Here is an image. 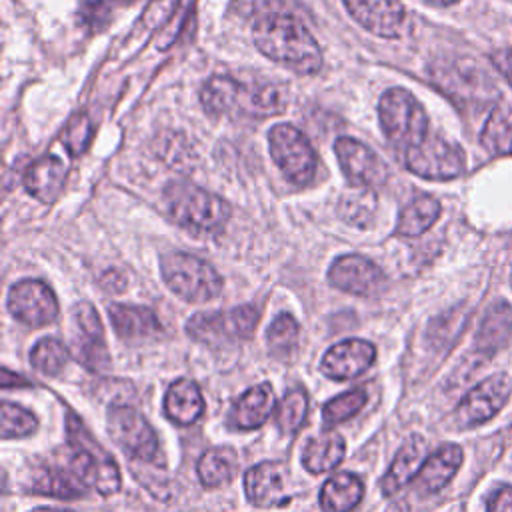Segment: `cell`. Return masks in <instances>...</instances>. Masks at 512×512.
Here are the masks:
<instances>
[{
	"label": "cell",
	"mask_w": 512,
	"mask_h": 512,
	"mask_svg": "<svg viewBox=\"0 0 512 512\" xmlns=\"http://www.w3.org/2000/svg\"><path fill=\"white\" fill-rule=\"evenodd\" d=\"M252 36L256 48L266 58L296 74H316L322 68L320 46L292 12L258 18Z\"/></svg>",
	"instance_id": "1"
},
{
	"label": "cell",
	"mask_w": 512,
	"mask_h": 512,
	"mask_svg": "<svg viewBox=\"0 0 512 512\" xmlns=\"http://www.w3.org/2000/svg\"><path fill=\"white\" fill-rule=\"evenodd\" d=\"M202 106L212 116L246 114L274 116L286 108L284 92L274 84H244L232 76L216 74L200 90Z\"/></svg>",
	"instance_id": "2"
},
{
	"label": "cell",
	"mask_w": 512,
	"mask_h": 512,
	"mask_svg": "<svg viewBox=\"0 0 512 512\" xmlns=\"http://www.w3.org/2000/svg\"><path fill=\"white\" fill-rule=\"evenodd\" d=\"M164 204L172 220L194 234L218 232L230 218V204L224 198L188 182L168 184Z\"/></svg>",
	"instance_id": "3"
},
{
	"label": "cell",
	"mask_w": 512,
	"mask_h": 512,
	"mask_svg": "<svg viewBox=\"0 0 512 512\" xmlns=\"http://www.w3.org/2000/svg\"><path fill=\"white\" fill-rule=\"evenodd\" d=\"M66 428L74 450L70 460L74 474L102 496L116 494L120 490V470L114 458L92 438L88 428L74 414H68Z\"/></svg>",
	"instance_id": "4"
},
{
	"label": "cell",
	"mask_w": 512,
	"mask_h": 512,
	"mask_svg": "<svg viewBox=\"0 0 512 512\" xmlns=\"http://www.w3.org/2000/svg\"><path fill=\"white\" fill-rule=\"evenodd\" d=\"M378 118L390 144L404 152L428 138L426 110L404 88H390L380 96Z\"/></svg>",
	"instance_id": "5"
},
{
	"label": "cell",
	"mask_w": 512,
	"mask_h": 512,
	"mask_svg": "<svg viewBox=\"0 0 512 512\" xmlns=\"http://www.w3.org/2000/svg\"><path fill=\"white\" fill-rule=\"evenodd\" d=\"M160 272L166 286L186 302H208L222 292V278L206 260L170 252L160 260Z\"/></svg>",
	"instance_id": "6"
},
{
	"label": "cell",
	"mask_w": 512,
	"mask_h": 512,
	"mask_svg": "<svg viewBox=\"0 0 512 512\" xmlns=\"http://www.w3.org/2000/svg\"><path fill=\"white\" fill-rule=\"evenodd\" d=\"M106 426L114 444L132 458V464H156L160 460L158 436L136 408L114 404L108 410Z\"/></svg>",
	"instance_id": "7"
},
{
	"label": "cell",
	"mask_w": 512,
	"mask_h": 512,
	"mask_svg": "<svg viewBox=\"0 0 512 512\" xmlns=\"http://www.w3.org/2000/svg\"><path fill=\"white\" fill-rule=\"evenodd\" d=\"M260 310L254 304L236 306L228 312H200L186 322V332L212 348H220L234 340H246L254 334Z\"/></svg>",
	"instance_id": "8"
},
{
	"label": "cell",
	"mask_w": 512,
	"mask_h": 512,
	"mask_svg": "<svg viewBox=\"0 0 512 512\" xmlns=\"http://www.w3.org/2000/svg\"><path fill=\"white\" fill-rule=\"evenodd\" d=\"M268 144L272 160L286 180L296 186L312 182L318 168V156L308 136L292 124H276L268 132Z\"/></svg>",
	"instance_id": "9"
},
{
	"label": "cell",
	"mask_w": 512,
	"mask_h": 512,
	"mask_svg": "<svg viewBox=\"0 0 512 512\" xmlns=\"http://www.w3.org/2000/svg\"><path fill=\"white\" fill-rule=\"evenodd\" d=\"M404 162L410 172L426 180H452L466 168L462 148L440 136H428L418 146L406 150Z\"/></svg>",
	"instance_id": "10"
},
{
	"label": "cell",
	"mask_w": 512,
	"mask_h": 512,
	"mask_svg": "<svg viewBox=\"0 0 512 512\" xmlns=\"http://www.w3.org/2000/svg\"><path fill=\"white\" fill-rule=\"evenodd\" d=\"M72 352L90 372H104L112 364L102 322L88 302H80L72 308Z\"/></svg>",
	"instance_id": "11"
},
{
	"label": "cell",
	"mask_w": 512,
	"mask_h": 512,
	"mask_svg": "<svg viewBox=\"0 0 512 512\" xmlns=\"http://www.w3.org/2000/svg\"><path fill=\"white\" fill-rule=\"evenodd\" d=\"M8 310L18 322L38 328L58 316V300L42 280H20L8 292Z\"/></svg>",
	"instance_id": "12"
},
{
	"label": "cell",
	"mask_w": 512,
	"mask_h": 512,
	"mask_svg": "<svg viewBox=\"0 0 512 512\" xmlns=\"http://www.w3.org/2000/svg\"><path fill=\"white\" fill-rule=\"evenodd\" d=\"M328 282L338 290L356 296H378L386 288V274L364 256L344 254L332 262Z\"/></svg>",
	"instance_id": "13"
},
{
	"label": "cell",
	"mask_w": 512,
	"mask_h": 512,
	"mask_svg": "<svg viewBox=\"0 0 512 512\" xmlns=\"http://www.w3.org/2000/svg\"><path fill=\"white\" fill-rule=\"evenodd\" d=\"M510 396V380L504 374H494L474 386L456 408V422L462 428H472L488 422Z\"/></svg>",
	"instance_id": "14"
},
{
	"label": "cell",
	"mask_w": 512,
	"mask_h": 512,
	"mask_svg": "<svg viewBox=\"0 0 512 512\" xmlns=\"http://www.w3.org/2000/svg\"><path fill=\"white\" fill-rule=\"evenodd\" d=\"M244 492L256 508H276L290 502V472L284 462H260L244 476Z\"/></svg>",
	"instance_id": "15"
},
{
	"label": "cell",
	"mask_w": 512,
	"mask_h": 512,
	"mask_svg": "<svg viewBox=\"0 0 512 512\" xmlns=\"http://www.w3.org/2000/svg\"><path fill=\"white\" fill-rule=\"evenodd\" d=\"M334 152L344 176L352 182V186L372 188L384 182L386 164L364 142L354 138H338Z\"/></svg>",
	"instance_id": "16"
},
{
	"label": "cell",
	"mask_w": 512,
	"mask_h": 512,
	"mask_svg": "<svg viewBox=\"0 0 512 512\" xmlns=\"http://www.w3.org/2000/svg\"><path fill=\"white\" fill-rule=\"evenodd\" d=\"M348 14L368 32L382 38H398L406 12L400 0H342Z\"/></svg>",
	"instance_id": "17"
},
{
	"label": "cell",
	"mask_w": 512,
	"mask_h": 512,
	"mask_svg": "<svg viewBox=\"0 0 512 512\" xmlns=\"http://www.w3.org/2000/svg\"><path fill=\"white\" fill-rule=\"evenodd\" d=\"M376 358V348L368 340L350 338L328 348L320 362L324 376L332 380H350L362 374Z\"/></svg>",
	"instance_id": "18"
},
{
	"label": "cell",
	"mask_w": 512,
	"mask_h": 512,
	"mask_svg": "<svg viewBox=\"0 0 512 512\" xmlns=\"http://www.w3.org/2000/svg\"><path fill=\"white\" fill-rule=\"evenodd\" d=\"M108 314L112 326L120 340L124 342H144L154 340L162 334V324L154 310L144 306H128V304H110Z\"/></svg>",
	"instance_id": "19"
},
{
	"label": "cell",
	"mask_w": 512,
	"mask_h": 512,
	"mask_svg": "<svg viewBox=\"0 0 512 512\" xmlns=\"http://www.w3.org/2000/svg\"><path fill=\"white\" fill-rule=\"evenodd\" d=\"M66 180V164L62 158L54 154H46L38 160H34L26 172H24V188L30 196H34L40 202H54Z\"/></svg>",
	"instance_id": "20"
},
{
	"label": "cell",
	"mask_w": 512,
	"mask_h": 512,
	"mask_svg": "<svg viewBox=\"0 0 512 512\" xmlns=\"http://www.w3.org/2000/svg\"><path fill=\"white\" fill-rule=\"evenodd\" d=\"M276 408V396L270 384H258L248 388L234 404L230 412V422L240 430L260 428Z\"/></svg>",
	"instance_id": "21"
},
{
	"label": "cell",
	"mask_w": 512,
	"mask_h": 512,
	"mask_svg": "<svg viewBox=\"0 0 512 512\" xmlns=\"http://www.w3.org/2000/svg\"><path fill=\"white\" fill-rule=\"evenodd\" d=\"M462 464V450L456 444H444L430 454L420 472L416 474V490L422 494H434L442 490Z\"/></svg>",
	"instance_id": "22"
},
{
	"label": "cell",
	"mask_w": 512,
	"mask_h": 512,
	"mask_svg": "<svg viewBox=\"0 0 512 512\" xmlns=\"http://www.w3.org/2000/svg\"><path fill=\"white\" fill-rule=\"evenodd\" d=\"M204 412V398L196 382L188 378L176 380L164 398V414L180 426L194 424Z\"/></svg>",
	"instance_id": "23"
},
{
	"label": "cell",
	"mask_w": 512,
	"mask_h": 512,
	"mask_svg": "<svg viewBox=\"0 0 512 512\" xmlns=\"http://www.w3.org/2000/svg\"><path fill=\"white\" fill-rule=\"evenodd\" d=\"M424 452L426 442L420 436H412L396 454L390 470L382 478V492L386 496L396 494L402 486H406L410 480L416 478L424 464Z\"/></svg>",
	"instance_id": "24"
},
{
	"label": "cell",
	"mask_w": 512,
	"mask_h": 512,
	"mask_svg": "<svg viewBox=\"0 0 512 512\" xmlns=\"http://www.w3.org/2000/svg\"><path fill=\"white\" fill-rule=\"evenodd\" d=\"M512 336V306L508 302H496L488 308L478 334L476 350L482 354H496Z\"/></svg>",
	"instance_id": "25"
},
{
	"label": "cell",
	"mask_w": 512,
	"mask_h": 512,
	"mask_svg": "<svg viewBox=\"0 0 512 512\" xmlns=\"http://www.w3.org/2000/svg\"><path fill=\"white\" fill-rule=\"evenodd\" d=\"M344 450V438L338 432L324 430L306 442L302 452V464L312 474L328 472L342 462Z\"/></svg>",
	"instance_id": "26"
},
{
	"label": "cell",
	"mask_w": 512,
	"mask_h": 512,
	"mask_svg": "<svg viewBox=\"0 0 512 512\" xmlns=\"http://www.w3.org/2000/svg\"><path fill=\"white\" fill-rule=\"evenodd\" d=\"M364 484L358 476L340 472L330 476L320 490V508L324 512H350L362 500Z\"/></svg>",
	"instance_id": "27"
},
{
	"label": "cell",
	"mask_w": 512,
	"mask_h": 512,
	"mask_svg": "<svg viewBox=\"0 0 512 512\" xmlns=\"http://www.w3.org/2000/svg\"><path fill=\"white\" fill-rule=\"evenodd\" d=\"M482 146L498 156H512V102L496 104L480 134Z\"/></svg>",
	"instance_id": "28"
},
{
	"label": "cell",
	"mask_w": 512,
	"mask_h": 512,
	"mask_svg": "<svg viewBox=\"0 0 512 512\" xmlns=\"http://www.w3.org/2000/svg\"><path fill=\"white\" fill-rule=\"evenodd\" d=\"M440 210L442 206L434 196H416L410 204L402 208L396 222V232L402 236H420L438 220Z\"/></svg>",
	"instance_id": "29"
},
{
	"label": "cell",
	"mask_w": 512,
	"mask_h": 512,
	"mask_svg": "<svg viewBox=\"0 0 512 512\" xmlns=\"http://www.w3.org/2000/svg\"><path fill=\"white\" fill-rule=\"evenodd\" d=\"M32 492L48 494L54 498H78L86 494V484L74 474V470L42 468L32 478Z\"/></svg>",
	"instance_id": "30"
},
{
	"label": "cell",
	"mask_w": 512,
	"mask_h": 512,
	"mask_svg": "<svg viewBox=\"0 0 512 512\" xmlns=\"http://www.w3.org/2000/svg\"><path fill=\"white\" fill-rule=\"evenodd\" d=\"M198 478L204 486L214 488L228 482L236 472V454L230 448H214L198 460Z\"/></svg>",
	"instance_id": "31"
},
{
	"label": "cell",
	"mask_w": 512,
	"mask_h": 512,
	"mask_svg": "<svg viewBox=\"0 0 512 512\" xmlns=\"http://www.w3.org/2000/svg\"><path fill=\"white\" fill-rule=\"evenodd\" d=\"M32 366L48 376H56L68 362V348L56 338H42L30 350Z\"/></svg>",
	"instance_id": "32"
},
{
	"label": "cell",
	"mask_w": 512,
	"mask_h": 512,
	"mask_svg": "<svg viewBox=\"0 0 512 512\" xmlns=\"http://www.w3.org/2000/svg\"><path fill=\"white\" fill-rule=\"evenodd\" d=\"M306 412H308V396L302 388H294L286 392L284 400L280 402L276 424L284 434H294L304 424Z\"/></svg>",
	"instance_id": "33"
},
{
	"label": "cell",
	"mask_w": 512,
	"mask_h": 512,
	"mask_svg": "<svg viewBox=\"0 0 512 512\" xmlns=\"http://www.w3.org/2000/svg\"><path fill=\"white\" fill-rule=\"evenodd\" d=\"M364 404H366V392L362 388H356V390H350V392H344V394L332 398L322 408L324 426H334V424L346 422L356 412H360Z\"/></svg>",
	"instance_id": "34"
},
{
	"label": "cell",
	"mask_w": 512,
	"mask_h": 512,
	"mask_svg": "<svg viewBox=\"0 0 512 512\" xmlns=\"http://www.w3.org/2000/svg\"><path fill=\"white\" fill-rule=\"evenodd\" d=\"M38 426V420L32 412L24 410L22 406L2 402L0 406V432L2 438H22L30 436Z\"/></svg>",
	"instance_id": "35"
},
{
	"label": "cell",
	"mask_w": 512,
	"mask_h": 512,
	"mask_svg": "<svg viewBox=\"0 0 512 512\" xmlns=\"http://www.w3.org/2000/svg\"><path fill=\"white\" fill-rule=\"evenodd\" d=\"M298 332V322L290 314H278L266 334L270 352L282 358L288 356L298 342Z\"/></svg>",
	"instance_id": "36"
},
{
	"label": "cell",
	"mask_w": 512,
	"mask_h": 512,
	"mask_svg": "<svg viewBox=\"0 0 512 512\" xmlns=\"http://www.w3.org/2000/svg\"><path fill=\"white\" fill-rule=\"evenodd\" d=\"M90 136H92V122L88 118V114H76L66 130H64V136H62V144L66 146V150L72 154V156H78L84 152L86 144L90 142Z\"/></svg>",
	"instance_id": "37"
},
{
	"label": "cell",
	"mask_w": 512,
	"mask_h": 512,
	"mask_svg": "<svg viewBox=\"0 0 512 512\" xmlns=\"http://www.w3.org/2000/svg\"><path fill=\"white\" fill-rule=\"evenodd\" d=\"M286 6L288 0H232V10L244 18L256 16V20L276 12H290Z\"/></svg>",
	"instance_id": "38"
},
{
	"label": "cell",
	"mask_w": 512,
	"mask_h": 512,
	"mask_svg": "<svg viewBox=\"0 0 512 512\" xmlns=\"http://www.w3.org/2000/svg\"><path fill=\"white\" fill-rule=\"evenodd\" d=\"M80 14L88 26H92V28L104 26L110 16L108 0H82Z\"/></svg>",
	"instance_id": "39"
},
{
	"label": "cell",
	"mask_w": 512,
	"mask_h": 512,
	"mask_svg": "<svg viewBox=\"0 0 512 512\" xmlns=\"http://www.w3.org/2000/svg\"><path fill=\"white\" fill-rule=\"evenodd\" d=\"M192 2H194V0H180L178 8L174 10V16H172V18H170V22H168V24H172V28H170L168 32H164L162 42L158 44L160 48H166L168 44H172V42H174L176 34H178V32H180V28L184 26V20H186V16H188V12H190Z\"/></svg>",
	"instance_id": "40"
},
{
	"label": "cell",
	"mask_w": 512,
	"mask_h": 512,
	"mask_svg": "<svg viewBox=\"0 0 512 512\" xmlns=\"http://www.w3.org/2000/svg\"><path fill=\"white\" fill-rule=\"evenodd\" d=\"M488 512H512V486H500L492 492Z\"/></svg>",
	"instance_id": "41"
},
{
	"label": "cell",
	"mask_w": 512,
	"mask_h": 512,
	"mask_svg": "<svg viewBox=\"0 0 512 512\" xmlns=\"http://www.w3.org/2000/svg\"><path fill=\"white\" fill-rule=\"evenodd\" d=\"M492 62L494 66L504 74V78L508 80V84L512 86V50L504 48V50H496L492 54Z\"/></svg>",
	"instance_id": "42"
},
{
	"label": "cell",
	"mask_w": 512,
	"mask_h": 512,
	"mask_svg": "<svg viewBox=\"0 0 512 512\" xmlns=\"http://www.w3.org/2000/svg\"><path fill=\"white\" fill-rule=\"evenodd\" d=\"M424 2H428V4H432V6L448 8V6H454V4H456V2H460V0H424Z\"/></svg>",
	"instance_id": "43"
},
{
	"label": "cell",
	"mask_w": 512,
	"mask_h": 512,
	"mask_svg": "<svg viewBox=\"0 0 512 512\" xmlns=\"http://www.w3.org/2000/svg\"><path fill=\"white\" fill-rule=\"evenodd\" d=\"M386 512H410V510H408L406 502H396V504H392Z\"/></svg>",
	"instance_id": "44"
},
{
	"label": "cell",
	"mask_w": 512,
	"mask_h": 512,
	"mask_svg": "<svg viewBox=\"0 0 512 512\" xmlns=\"http://www.w3.org/2000/svg\"><path fill=\"white\" fill-rule=\"evenodd\" d=\"M32 512H72V510H60V508H34Z\"/></svg>",
	"instance_id": "45"
},
{
	"label": "cell",
	"mask_w": 512,
	"mask_h": 512,
	"mask_svg": "<svg viewBox=\"0 0 512 512\" xmlns=\"http://www.w3.org/2000/svg\"><path fill=\"white\" fill-rule=\"evenodd\" d=\"M114 2H120V4H132V2H136V0H114Z\"/></svg>",
	"instance_id": "46"
}]
</instances>
